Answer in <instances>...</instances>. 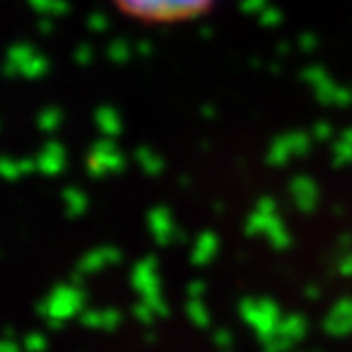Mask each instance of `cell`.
<instances>
[{"label": "cell", "instance_id": "cell-1", "mask_svg": "<svg viewBox=\"0 0 352 352\" xmlns=\"http://www.w3.org/2000/svg\"><path fill=\"white\" fill-rule=\"evenodd\" d=\"M215 0H116L127 17L142 22H182L204 15Z\"/></svg>", "mask_w": 352, "mask_h": 352}]
</instances>
